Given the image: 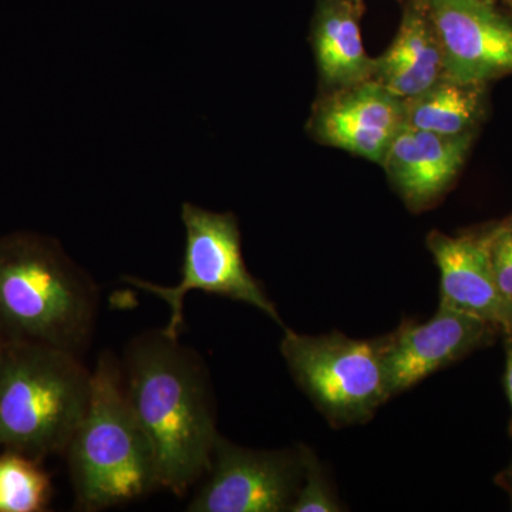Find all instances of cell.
I'll return each mask as SVG.
<instances>
[{
  "label": "cell",
  "instance_id": "3957f363",
  "mask_svg": "<svg viewBox=\"0 0 512 512\" xmlns=\"http://www.w3.org/2000/svg\"><path fill=\"white\" fill-rule=\"evenodd\" d=\"M63 454L80 510H106L160 488L153 448L128 403L121 363L110 352L92 370L86 413Z\"/></svg>",
  "mask_w": 512,
  "mask_h": 512
},
{
  "label": "cell",
  "instance_id": "d6986e66",
  "mask_svg": "<svg viewBox=\"0 0 512 512\" xmlns=\"http://www.w3.org/2000/svg\"><path fill=\"white\" fill-rule=\"evenodd\" d=\"M505 392H507L508 402L511 407V433H512V338H507L505 342V373H504Z\"/></svg>",
  "mask_w": 512,
  "mask_h": 512
},
{
  "label": "cell",
  "instance_id": "ffe728a7",
  "mask_svg": "<svg viewBox=\"0 0 512 512\" xmlns=\"http://www.w3.org/2000/svg\"><path fill=\"white\" fill-rule=\"evenodd\" d=\"M503 484L505 485V488H507L508 494H510L512 511V474H507V476H503Z\"/></svg>",
  "mask_w": 512,
  "mask_h": 512
},
{
  "label": "cell",
  "instance_id": "cb8c5ba5",
  "mask_svg": "<svg viewBox=\"0 0 512 512\" xmlns=\"http://www.w3.org/2000/svg\"><path fill=\"white\" fill-rule=\"evenodd\" d=\"M511 2H512V0H511Z\"/></svg>",
  "mask_w": 512,
  "mask_h": 512
},
{
  "label": "cell",
  "instance_id": "7c38bea8",
  "mask_svg": "<svg viewBox=\"0 0 512 512\" xmlns=\"http://www.w3.org/2000/svg\"><path fill=\"white\" fill-rule=\"evenodd\" d=\"M473 133L440 136L404 126L383 160L387 178L412 211L433 207L466 163Z\"/></svg>",
  "mask_w": 512,
  "mask_h": 512
},
{
  "label": "cell",
  "instance_id": "8fae6325",
  "mask_svg": "<svg viewBox=\"0 0 512 512\" xmlns=\"http://www.w3.org/2000/svg\"><path fill=\"white\" fill-rule=\"evenodd\" d=\"M491 231L458 237L431 231L427 237L440 271V303L478 316L512 338V301L495 279Z\"/></svg>",
  "mask_w": 512,
  "mask_h": 512
},
{
  "label": "cell",
  "instance_id": "5b68a950",
  "mask_svg": "<svg viewBox=\"0 0 512 512\" xmlns=\"http://www.w3.org/2000/svg\"><path fill=\"white\" fill-rule=\"evenodd\" d=\"M281 352L295 382L333 427L366 423L390 399L382 339L309 336L285 329Z\"/></svg>",
  "mask_w": 512,
  "mask_h": 512
},
{
  "label": "cell",
  "instance_id": "9c48e42d",
  "mask_svg": "<svg viewBox=\"0 0 512 512\" xmlns=\"http://www.w3.org/2000/svg\"><path fill=\"white\" fill-rule=\"evenodd\" d=\"M444 53L446 76L485 84L512 73V22L487 0H423Z\"/></svg>",
  "mask_w": 512,
  "mask_h": 512
},
{
  "label": "cell",
  "instance_id": "7a4b0ae2",
  "mask_svg": "<svg viewBox=\"0 0 512 512\" xmlns=\"http://www.w3.org/2000/svg\"><path fill=\"white\" fill-rule=\"evenodd\" d=\"M99 292L56 239L35 232L0 237V339L82 355Z\"/></svg>",
  "mask_w": 512,
  "mask_h": 512
},
{
  "label": "cell",
  "instance_id": "603a6c76",
  "mask_svg": "<svg viewBox=\"0 0 512 512\" xmlns=\"http://www.w3.org/2000/svg\"><path fill=\"white\" fill-rule=\"evenodd\" d=\"M487 2H491V3H493V2H494V0H487Z\"/></svg>",
  "mask_w": 512,
  "mask_h": 512
},
{
  "label": "cell",
  "instance_id": "44dd1931",
  "mask_svg": "<svg viewBox=\"0 0 512 512\" xmlns=\"http://www.w3.org/2000/svg\"><path fill=\"white\" fill-rule=\"evenodd\" d=\"M2 348H3V340L0 339V353H2Z\"/></svg>",
  "mask_w": 512,
  "mask_h": 512
},
{
  "label": "cell",
  "instance_id": "30bf717a",
  "mask_svg": "<svg viewBox=\"0 0 512 512\" xmlns=\"http://www.w3.org/2000/svg\"><path fill=\"white\" fill-rule=\"evenodd\" d=\"M403 127L404 100L375 80L326 93L308 124L320 144L380 165Z\"/></svg>",
  "mask_w": 512,
  "mask_h": 512
},
{
  "label": "cell",
  "instance_id": "ba28073f",
  "mask_svg": "<svg viewBox=\"0 0 512 512\" xmlns=\"http://www.w3.org/2000/svg\"><path fill=\"white\" fill-rule=\"evenodd\" d=\"M498 330L490 323L440 303L424 323H402L382 339V362L390 399L485 345Z\"/></svg>",
  "mask_w": 512,
  "mask_h": 512
},
{
  "label": "cell",
  "instance_id": "6da1fadb",
  "mask_svg": "<svg viewBox=\"0 0 512 512\" xmlns=\"http://www.w3.org/2000/svg\"><path fill=\"white\" fill-rule=\"evenodd\" d=\"M121 372L128 403L153 448L158 485L183 495L207 473L218 437L204 362L161 329L131 340Z\"/></svg>",
  "mask_w": 512,
  "mask_h": 512
},
{
  "label": "cell",
  "instance_id": "e0dca14e",
  "mask_svg": "<svg viewBox=\"0 0 512 512\" xmlns=\"http://www.w3.org/2000/svg\"><path fill=\"white\" fill-rule=\"evenodd\" d=\"M301 448L303 480L301 490L289 512H339L342 505L330 491L328 481L315 454L309 448Z\"/></svg>",
  "mask_w": 512,
  "mask_h": 512
},
{
  "label": "cell",
  "instance_id": "9a60e30c",
  "mask_svg": "<svg viewBox=\"0 0 512 512\" xmlns=\"http://www.w3.org/2000/svg\"><path fill=\"white\" fill-rule=\"evenodd\" d=\"M483 86L441 77L426 92L404 100V126L440 136L473 133L483 110Z\"/></svg>",
  "mask_w": 512,
  "mask_h": 512
},
{
  "label": "cell",
  "instance_id": "2e32d148",
  "mask_svg": "<svg viewBox=\"0 0 512 512\" xmlns=\"http://www.w3.org/2000/svg\"><path fill=\"white\" fill-rule=\"evenodd\" d=\"M52 497V481L42 461L0 451V512H43Z\"/></svg>",
  "mask_w": 512,
  "mask_h": 512
},
{
  "label": "cell",
  "instance_id": "7402d4cb",
  "mask_svg": "<svg viewBox=\"0 0 512 512\" xmlns=\"http://www.w3.org/2000/svg\"><path fill=\"white\" fill-rule=\"evenodd\" d=\"M505 225H508V227H511V228H512V220H511V221H508V222H505Z\"/></svg>",
  "mask_w": 512,
  "mask_h": 512
},
{
  "label": "cell",
  "instance_id": "5bb4252c",
  "mask_svg": "<svg viewBox=\"0 0 512 512\" xmlns=\"http://www.w3.org/2000/svg\"><path fill=\"white\" fill-rule=\"evenodd\" d=\"M362 0H320L312 46L326 93L369 82L375 59L367 56L360 33Z\"/></svg>",
  "mask_w": 512,
  "mask_h": 512
},
{
  "label": "cell",
  "instance_id": "8992f818",
  "mask_svg": "<svg viewBox=\"0 0 512 512\" xmlns=\"http://www.w3.org/2000/svg\"><path fill=\"white\" fill-rule=\"evenodd\" d=\"M181 218L187 239L180 284L163 286L134 276L123 278L167 303L171 316L164 332L171 338H180L184 326V299L187 293L194 291L247 303L282 325L275 303L249 274L242 258L241 232L235 215L202 210L185 202Z\"/></svg>",
  "mask_w": 512,
  "mask_h": 512
},
{
  "label": "cell",
  "instance_id": "4fadbf2b",
  "mask_svg": "<svg viewBox=\"0 0 512 512\" xmlns=\"http://www.w3.org/2000/svg\"><path fill=\"white\" fill-rule=\"evenodd\" d=\"M444 76V53L436 28L423 0H412L392 45L375 59L372 80L406 100L426 92Z\"/></svg>",
  "mask_w": 512,
  "mask_h": 512
},
{
  "label": "cell",
  "instance_id": "ac0fdd59",
  "mask_svg": "<svg viewBox=\"0 0 512 512\" xmlns=\"http://www.w3.org/2000/svg\"><path fill=\"white\" fill-rule=\"evenodd\" d=\"M490 256L497 284L512 301V228L508 225L491 231Z\"/></svg>",
  "mask_w": 512,
  "mask_h": 512
},
{
  "label": "cell",
  "instance_id": "52a82bcc",
  "mask_svg": "<svg viewBox=\"0 0 512 512\" xmlns=\"http://www.w3.org/2000/svg\"><path fill=\"white\" fill-rule=\"evenodd\" d=\"M190 512H288L303 480L301 448L249 450L218 434Z\"/></svg>",
  "mask_w": 512,
  "mask_h": 512
},
{
  "label": "cell",
  "instance_id": "277c9868",
  "mask_svg": "<svg viewBox=\"0 0 512 512\" xmlns=\"http://www.w3.org/2000/svg\"><path fill=\"white\" fill-rule=\"evenodd\" d=\"M92 372L79 356L29 342L0 353V451L42 461L63 454L86 413Z\"/></svg>",
  "mask_w": 512,
  "mask_h": 512
}]
</instances>
